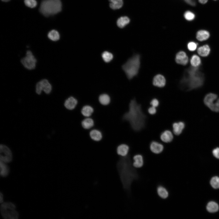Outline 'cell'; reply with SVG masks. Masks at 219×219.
<instances>
[{"label":"cell","mask_w":219,"mask_h":219,"mask_svg":"<svg viewBox=\"0 0 219 219\" xmlns=\"http://www.w3.org/2000/svg\"><path fill=\"white\" fill-rule=\"evenodd\" d=\"M99 101L101 104L104 106H106L110 103V98L108 95L103 94L99 96Z\"/></svg>","instance_id":"27"},{"label":"cell","mask_w":219,"mask_h":219,"mask_svg":"<svg viewBox=\"0 0 219 219\" xmlns=\"http://www.w3.org/2000/svg\"><path fill=\"white\" fill-rule=\"evenodd\" d=\"M129 150V148L128 145L125 144H121L117 147V153L119 155L122 157H125L127 155Z\"/></svg>","instance_id":"17"},{"label":"cell","mask_w":219,"mask_h":219,"mask_svg":"<svg viewBox=\"0 0 219 219\" xmlns=\"http://www.w3.org/2000/svg\"><path fill=\"white\" fill-rule=\"evenodd\" d=\"M117 166L124 187L126 189H129L131 182L137 177L129 156L122 157Z\"/></svg>","instance_id":"3"},{"label":"cell","mask_w":219,"mask_h":219,"mask_svg":"<svg viewBox=\"0 0 219 219\" xmlns=\"http://www.w3.org/2000/svg\"><path fill=\"white\" fill-rule=\"evenodd\" d=\"M157 193L159 196L163 199H165L169 196V192L165 188L160 186L157 190Z\"/></svg>","instance_id":"26"},{"label":"cell","mask_w":219,"mask_h":219,"mask_svg":"<svg viewBox=\"0 0 219 219\" xmlns=\"http://www.w3.org/2000/svg\"><path fill=\"white\" fill-rule=\"evenodd\" d=\"M210 184L214 188H219V177L216 176L212 177L210 180Z\"/></svg>","instance_id":"33"},{"label":"cell","mask_w":219,"mask_h":219,"mask_svg":"<svg viewBox=\"0 0 219 219\" xmlns=\"http://www.w3.org/2000/svg\"><path fill=\"white\" fill-rule=\"evenodd\" d=\"M133 166L135 168H141L144 165V160L143 156L141 155L137 154L134 155L133 158Z\"/></svg>","instance_id":"18"},{"label":"cell","mask_w":219,"mask_h":219,"mask_svg":"<svg viewBox=\"0 0 219 219\" xmlns=\"http://www.w3.org/2000/svg\"><path fill=\"white\" fill-rule=\"evenodd\" d=\"M185 127L184 123L181 121L174 123L172 124L173 131L176 135H180Z\"/></svg>","instance_id":"15"},{"label":"cell","mask_w":219,"mask_h":219,"mask_svg":"<svg viewBox=\"0 0 219 219\" xmlns=\"http://www.w3.org/2000/svg\"><path fill=\"white\" fill-rule=\"evenodd\" d=\"M16 206L11 202L3 203L1 205L0 211L2 217L5 219H17L19 217L18 212L15 210Z\"/></svg>","instance_id":"6"},{"label":"cell","mask_w":219,"mask_h":219,"mask_svg":"<svg viewBox=\"0 0 219 219\" xmlns=\"http://www.w3.org/2000/svg\"><path fill=\"white\" fill-rule=\"evenodd\" d=\"M2 1L4 2H8L10 1V0H1Z\"/></svg>","instance_id":"44"},{"label":"cell","mask_w":219,"mask_h":219,"mask_svg":"<svg viewBox=\"0 0 219 219\" xmlns=\"http://www.w3.org/2000/svg\"><path fill=\"white\" fill-rule=\"evenodd\" d=\"M207 211L210 213H214L217 211L219 210L218 204L215 202L210 201L209 202L207 206Z\"/></svg>","instance_id":"29"},{"label":"cell","mask_w":219,"mask_h":219,"mask_svg":"<svg viewBox=\"0 0 219 219\" xmlns=\"http://www.w3.org/2000/svg\"><path fill=\"white\" fill-rule=\"evenodd\" d=\"M191 65L193 67H197L201 63V60L200 57L196 55L192 56L190 61Z\"/></svg>","instance_id":"31"},{"label":"cell","mask_w":219,"mask_h":219,"mask_svg":"<svg viewBox=\"0 0 219 219\" xmlns=\"http://www.w3.org/2000/svg\"><path fill=\"white\" fill-rule=\"evenodd\" d=\"M24 2L27 6L32 8L35 7L37 5L36 0H24Z\"/></svg>","instance_id":"34"},{"label":"cell","mask_w":219,"mask_h":219,"mask_svg":"<svg viewBox=\"0 0 219 219\" xmlns=\"http://www.w3.org/2000/svg\"><path fill=\"white\" fill-rule=\"evenodd\" d=\"M186 2L189 4L194 5H195V2L194 0H184Z\"/></svg>","instance_id":"41"},{"label":"cell","mask_w":219,"mask_h":219,"mask_svg":"<svg viewBox=\"0 0 219 219\" xmlns=\"http://www.w3.org/2000/svg\"><path fill=\"white\" fill-rule=\"evenodd\" d=\"M159 104V102L158 100L156 99H152L151 102L150 104L151 106L156 107L158 106Z\"/></svg>","instance_id":"38"},{"label":"cell","mask_w":219,"mask_h":219,"mask_svg":"<svg viewBox=\"0 0 219 219\" xmlns=\"http://www.w3.org/2000/svg\"><path fill=\"white\" fill-rule=\"evenodd\" d=\"M214 156L216 158L219 159V148H217L212 151Z\"/></svg>","instance_id":"39"},{"label":"cell","mask_w":219,"mask_h":219,"mask_svg":"<svg viewBox=\"0 0 219 219\" xmlns=\"http://www.w3.org/2000/svg\"><path fill=\"white\" fill-rule=\"evenodd\" d=\"M209 33L205 30H200L198 31L196 34V38L200 41H203L207 39L209 37Z\"/></svg>","instance_id":"23"},{"label":"cell","mask_w":219,"mask_h":219,"mask_svg":"<svg viewBox=\"0 0 219 219\" xmlns=\"http://www.w3.org/2000/svg\"><path fill=\"white\" fill-rule=\"evenodd\" d=\"M0 202L1 203L3 202V196L2 194L1 193L0 195Z\"/></svg>","instance_id":"42"},{"label":"cell","mask_w":219,"mask_h":219,"mask_svg":"<svg viewBox=\"0 0 219 219\" xmlns=\"http://www.w3.org/2000/svg\"><path fill=\"white\" fill-rule=\"evenodd\" d=\"M94 124L93 120L89 117H87L84 119L81 122L82 127L85 129L91 128L93 126Z\"/></svg>","instance_id":"22"},{"label":"cell","mask_w":219,"mask_h":219,"mask_svg":"<svg viewBox=\"0 0 219 219\" xmlns=\"http://www.w3.org/2000/svg\"><path fill=\"white\" fill-rule=\"evenodd\" d=\"M0 175L3 177L7 176L9 172V168L8 165L2 161H0Z\"/></svg>","instance_id":"30"},{"label":"cell","mask_w":219,"mask_h":219,"mask_svg":"<svg viewBox=\"0 0 219 219\" xmlns=\"http://www.w3.org/2000/svg\"><path fill=\"white\" fill-rule=\"evenodd\" d=\"M156 111V107L153 106H151L148 109V112L151 115H153L155 114Z\"/></svg>","instance_id":"40"},{"label":"cell","mask_w":219,"mask_h":219,"mask_svg":"<svg viewBox=\"0 0 219 219\" xmlns=\"http://www.w3.org/2000/svg\"><path fill=\"white\" fill-rule=\"evenodd\" d=\"M217 98V96L213 93L207 94L204 97V102L205 104L210 109Z\"/></svg>","instance_id":"11"},{"label":"cell","mask_w":219,"mask_h":219,"mask_svg":"<svg viewBox=\"0 0 219 219\" xmlns=\"http://www.w3.org/2000/svg\"><path fill=\"white\" fill-rule=\"evenodd\" d=\"M188 56L183 51H180L176 55L175 61L178 64L186 65L188 63Z\"/></svg>","instance_id":"10"},{"label":"cell","mask_w":219,"mask_h":219,"mask_svg":"<svg viewBox=\"0 0 219 219\" xmlns=\"http://www.w3.org/2000/svg\"><path fill=\"white\" fill-rule=\"evenodd\" d=\"M150 148L154 153L158 154L163 150L164 146L161 144L155 141H152L150 144Z\"/></svg>","instance_id":"12"},{"label":"cell","mask_w":219,"mask_h":219,"mask_svg":"<svg viewBox=\"0 0 219 219\" xmlns=\"http://www.w3.org/2000/svg\"><path fill=\"white\" fill-rule=\"evenodd\" d=\"M210 48L209 46L207 44L199 47L197 49L198 54L202 57H206L210 54Z\"/></svg>","instance_id":"21"},{"label":"cell","mask_w":219,"mask_h":219,"mask_svg":"<svg viewBox=\"0 0 219 219\" xmlns=\"http://www.w3.org/2000/svg\"><path fill=\"white\" fill-rule=\"evenodd\" d=\"M78 103V101L75 98L71 96L67 99L64 103V106L68 109L71 110L74 109Z\"/></svg>","instance_id":"13"},{"label":"cell","mask_w":219,"mask_h":219,"mask_svg":"<svg viewBox=\"0 0 219 219\" xmlns=\"http://www.w3.org/2000/svg\"><path fill=\"white\" fill-rule=\"evenodd\" d=\"M140 65V55L136 54L130 58L123 65L122 68L127 78L130 79L137 75Z\"/></svg>","instance_id":"5"},{"label":"cell","mask_w":219,"mask_h":219,"mask_svg":"<svg viewBox=\"0 0 219 219\" xmlns=\"http://www.w3.org/2000/svg\"><path fill=\"white\" fill-rule=\"evenodd\" d=\"M109 1L110 8L113 10L119 9L123 5V0H109Z\"/></svg>","instance_id":"24"},{"label":"cell","mask_w":219,"mask_h":219,"mask_svg":"<svg viewBox=\"0 0 219 219\" xmlns=\"http://www.w3.org/2000/svg\"><path fill=\"white\" fill-rule=\"evenodd\" d=\"M61 0H43L40 5L39 11L46 17L57 14L61 10Z\"/></svg>","instance_id":"4"},{"label":"cell","mask_w":219,"mask_h":219,"mask_svg":"<svg viewBox=\"0 0 219 219\" xmlns=\"http://www.w3.org/2000/svg\"><path fill=\"white\" fill-rule=\"evenodd\" d=\"M94 112V109L91 106L86 105L82 107L81 110V113L85 117H89Z\"/></svg>","instance_id":"20"},{"label":"cell","mask_w":219,"mask_h":219,"mask_svg":"<svg viewBox=\"0 0 219 219\" xmlns=\"http://www.w3.org/2000/svg\"><path fill=\"white\" fill-rule=\"evenodd\" d=\"M102 57L104 61L106 62H109L113 58V54L107 51H105L102 54Z\"/></svg>","instance_id":"32"},{"label":"cell","mask_w":219,"mask_h":219,"mask_svg":"<svg viewBox=\"0 0 219 219\" xmlns=\"http://www.w3.org/2000/svg\"><path fill=\"white\" fill-rule=\"evenodd\" d=\"M12 155L10 149L6 146L1 144L0 146V160L7 163L11 162Z\"/></svg>","instance_id":"9"},{"label":"cell","mask_w":219,"mask_h":219,"mask_svg":"<svg viewBox=\"0 0 219 219\" xmlns=\"http://www.w3.org/2000/svg\"><path fill=\"white\" fill-rule=\"evenodd\" d=\"M184 16L186 20L189 21L192 20L195 17L194 14L189 11L186 12L184 14Z\"/></svg>","instance_id":"35"},{"label":"cell","mask_w":219,"mask_h":219,"mask_svg":"<svg viewBox=\"0 0 219 219\" xmlns=\"http://www.w3.org/2000/svg\"><path fill=\"white\" fill-rule=\"evenodd\" d=\"M52 87L48 80L46 79H43L37 82L35 86L36 93L40 95L42 91L45 93L49 94L51 92Z\"/></svg>","instance_id":"8"},{"label":"cell","mask_w":219,"mask_h":219,"mask_svg":"<svg viewBox=\"0 0 219 219\" xmlns=\"http://www.w3.org/2000/svg\"><path fill=\"white\" fill-rule=\"evenodd\" d=\"M208 0H199V2L202 3L204 4L206 3Z\"/></svg>","instance_id":"43"},{"label":"cell","mask_w":219,"mask_h":219,"mask_svg":"<svg viewBox=\"0 0 219 219\" xmlns=\"http://www.w3.org/2000/svg\"><path fill=\"white\" fill-rule=\"evenodd\" d=\"M161 140L165 143L171 142L173 139V135L172 133L168 130L164 131L161 134Z\"/></svg>","instance_id":"16"},{"label":"cell","mask_w":219,"mask_h":219,"mask_svg":"<svg viewBox=\"0 0 219 219\" xmlns=\"http://www.w3.org/2000/svg\"><path fill=\"white\" fill-rule=\"evenodd\" d=\"M203 74L198 67H190L185 70L180 82L181 87L186 90H190L202 85L204 81Z\"/></svg>","instance_id":"2"},{"label":"cell","mask_w":219,"mask_h":219,"mask_svg":"<svg viewBox=\"0 0 219 219\" xmlns=\"http://www.w3.org/2000/svg\"><path fill=\"white\" fill-rule=\"evenodd\" d=\"M165 79L163 76L160 74L155 75L154 78L153 83L154 85L159 87H164L165 84Z\"/></svg>","instance_id":"14"},{"label":"cell","mask_w":219,"mask_h":219,"mask_svg":"<svg viewBox=\"0 0 219 219\" xmlns=\"http://www.w3.org/2000/svg\"><path fill=\"white\" fill-rule=\"evenodd\" d=\"M210 109L215 112H219V98L214 102Z\"/></svg>","instance_id":"37"},{"label":"cell","mask_w":219,"mask_h":219,"mask_svg":"<svg viewBox=\"0 0 219 219\" xmlns=\"http://www.w3.org/2000/svg\"><path fill=\"white\" fill-rule=\"evenodd\" d=\"M89 135L92 139L96 141H100L103 137L102 134L101 132L96 129L91 130L89 132Z\"/></svg>","instance_id":"19"},{"label":"cell","mask_w":219,"mask_h":219,"mask_svg":"<svg viewBox=\"0 0 219 219\" xmlns=\"http://www.w3.org/2000/svg\"><path fill=\"white\" fill-rule=\"evenodd\" d=\"M20 62L25 68L32 70L35 68L37 60L32 52L28 50L26 51V56L21 59Z\"/></svg>","instance_id":"7"},{"label":"cell","mask_w":219,"mask_h":219,"mask_svg":"<svg viewBox=\"0 0 219 219\" xmlns=\"http://www.w3.org/2000/svg\"><path fill=\"white\" fill-rule=\"evenodd\" d=\"M47 37L51 40L53 41H56L59 40L60 35L57 31L53 30L48 32L47 34Z\"/></svg>","instance_id":"25"},{"label":"cell","mask_w":219,"mask_h":219,"mask_svg":"<svg viewBox=\"0 0 219 219\" xmlns=\"http://www.w3.org/2000/svg\"><path fill=\"white\" fill-rule=\"evenodd\" d=\"M130 22L129 19L127 16H122L119 18L117 21V25L120 28L124 27Z\"/></svg>","instance_id":"28"},{"label":"cell","mask_w":219,"mask_h":219,"mask_svg":"<svg viewBox=\"0 0 219 219\" xmlns=\"http://www.w3.org/2000/svg\"><path fill=\"white\" fill-rule=\"evenodd\" d=\"M123 119L128 122L134 130L139 131L145 126L146 116L141 105L134 99L130 102L129 110L124 114Z\"/></svg>","instance_id":"1"},{"label":"cell","mask_w":219,"mask_h":219,"mask_svg":"<svg viewBox=\"0 0 219 219\" xmlns=\"http://www.w3.org/2000/svg\"><path fill=\"white\" fill-rule=\"evenodd\" d=\"M197 43L193 42H190L187 44V48L190 51H194L196 49Z\"/></svg>","instance_id":"36"}]
</instances>
